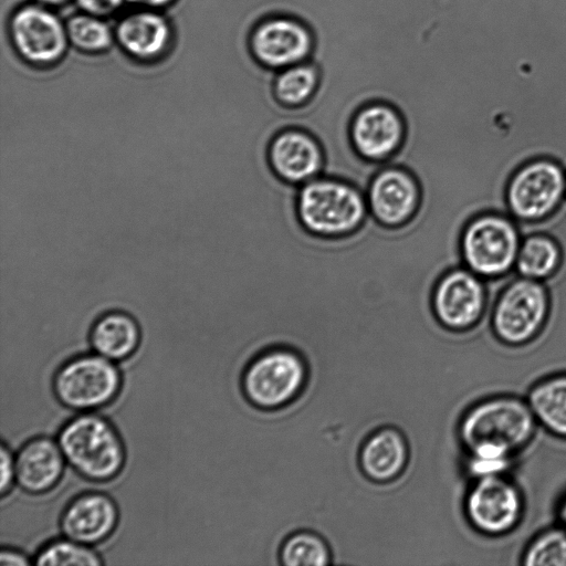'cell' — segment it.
<instances>
[{
	"label": "cell",
	"mask_w": 566,
	"mask_h": 566,
	"mask_svg": "<svg viewBox=\"0 0 566 566\" xmlns=\"http://www.w3.org/2000/svg\"><path fill=\"white\" fill-rule=\"evenodd\" d=\"M535 423L528 403L516 398H492L469 407L457 429L463 460H510L532 439Z\"/></svg>",
	"instance_id": "1"
},
{
	"label": "cell",
	"mask_w": 566,
	"mask_h": 566,
	"mask_svg": "<svg viewBox=\"0 0 566 566\" xmlns=\"http://www.w3.org/2000/svg\"><path fill=\"white\" fill-rule=\"evenodd\" d=\"M56 440L67 465L93 483H108L124 470L127 451L113 422L94 411L78 412L60 428Z\"/></svg>",
	"instance_id": "2"
},
{
	"label": "cell",
	"mask_w": 566,
	"mask_h": 566,
	"mask_svg": "<svg viewBox=\"0 0 566 566\" xmlns=\"http://www.w3.org/2000/svg\"><path fill=\"white\" fill-rule=\"evenodd\" d=\"M296 210L307 231L328 238L357 230L369 212L366 195L359 188L325 175L298 187Z\"/></svg>",
	"instance_id": "3"
},
{
	"label": "cell",
	"mask_w": 566,
	"mask_h": 566,
	"mask_svg": "<svg viewBox=\"0 0 566 566\" xmlns=\"http://www.w3.org/2000/svg\"><path fill=\"white\" fill-rule=\"evenodd\" d=\"M310 380L304 356L286 346L270 347L255 355L244 367L240 387L254 408L277 411L296 402Z\"/></svg>",
	"instance_id": "4"
},
{
	"label": "cell",
	"mask_w": 566,
	"mask_h": 566,
	"mask_svg": "<svg viewBox=\"0 0 566 566\" xmlns=\"http://www.w3.org/2000/svg\"><path fill=\"white\" fill-rule=\"evenodd\" d=\"M123 385L117 363L95 352L67 358L52 378L55 399L74 412H91L112 405L120 395Z\"/></svg>",
	"instance_id": "5"
},
{
	"label": "cell",
	"mask_w": 566,
	"mask_h": 566,
	"mask_svg": "<svg viewBox=\"0 0 566 566\" xmlns=\"http://www.w3.org/2000/svg\"><path fill=\"white\" fill-rule=\"evenodd\" d=\"M8 35L17 55L40 69L60 63L71 45L66 23L52 8L35 1L21 4L11 12Z\"/></svg>",
	"instance_id": "6"
},
{
	"label": "cell",
	"mask_w": 566,
	"mask_h": 566,
	"mask_svg": "<svg viewBox=\"0 0 566 566\" xmlns=\"http://www.w3.org/2000/svg\"><path fill=\"white\" fill-rule=\"evenodd\" d=\"M520 235L514 223L493 212H481L464 226L460 238L463 265L481 277L506 273L516 262Z\"/></svg>",
	"instance_id": "7"
},
{
	"label": "cell",
	"mask_w": 566,
	"mask_h": 566,
	"mask_svg": "<svg viewBox=\"0 0 566 566\" xmlns=\"http://www.w3.org/2000/svg\"><path fill=\"white\" fill-rule=\"evenodd\" d=\"M315 38L312 29L290 14H268L254 22L248 49L262 67L277 72L312 59Z\"/></svg>",
	"instance_id": "8"
},
{
	"label": "cell",
	"mask_w": 566,
	"mask_h": 566,
	"mask_svg": "<svg viewBox=\"0 0 566 566\" xmlns=\"http://www.w3.org/2000/svg\"><path fill=\"white\" fill-rule=\"evenodd\" d=\"M548 296L536 280L523 277L511 283L499 297L492 328L503 343L521 345L535 336L548 314Z\"/></svg>",
	"instance_id": "9"
},
{
	"label": "cell",
	"mask_w": 566,
	"mask_h": 566,
	"mask_svg": "<svg viewBox=\"0 0 566 566\" xmlns=\"http://www.w3.org/2000/svg\"><path fill=\"white\" fill-rule=\"evenodd\" d=\"M566 192V176L548 159L531 161L511 178L506 201L518 219L536 221L554 211Z\"/></svg>",
	"instance_id": "10"
},
{
	"label": "cell",
	"mask_w": 566,
	"mask_h": 566,
	"mask_svg": "<svg viewBox=\"0 0 566 566\" xmlns=\"http://www.w3.org/2000/svg\"><path fill=\"white\" fill-rule=\"evenodd\" d=\"M517 488L501 475L472 480L463 497V513L470 527L495 535L511 531L522 513Z\"/></svg>",
	"instance_id": "11"
},
{
	"label": "cell",
	"mask_w": 566,
	"mask_h": 566,
	"mask_svg": "<svg viewBox=\"0 0 566 566\" xmlns=\"http://www.w3.org/2000/svg\"><path fill=\"white\" fill-rule=\"evenodd\" d=\"M486 305V290L478 274L465 265L446 272L432 293V307L438 321L453 332L478 326Z\"/></svg>",
	"instance_id": "12"
},
{
	"label": "cell",
	"mask_w": 566,
	"mask_h": 566,
	"mask_svg": "<svg viewBox=\"0 0 566 566\" xmlns=\"http://www.w3.org/2000/svg\"><path fill=\"white\" fill-rule=\"evenodd\" d=\"M406 136L399 109L384 101L360 106L349 124V137L356 153L369 161H384L401 147Z\"/></svg>",
	"instance_id": "13"
},
{
	"label": "cell",
	"mask_w": 566,
	"mask_h": 566,
	"mask_svg": "<svg viewBox=\"0 0 566 566\" xmlns=\"http://www.w3.org/2000/svg\"><path fill=\"white\" fill-rule=\"evenodd\" d=\"M366 199L370 213L384 226L399 227L417 212L421 190L415 175L399 165L382 161L370 179Z\"/></svg>",
	"instance_id": "14"
},
{
	"label": "cell",
	"mask_w": 566,
	"mask_h": 566,
	"mask_svg": "<svg viewBox=\"0 0 566 566\" xmlns=\"http://www.w3.org/2000/svg\"><path fill=\"white\" fill-rule=\"evenodd\" d=\"M115 500L102 491L77 494L63 507L59 525L63 536L88 546L106 542L119 523Z\"/></svg>",
	"instance_id": "15"
},
{
	"label": "cell",
	"mask_w": 566,
	"mask_h": 566,
	"mask_svg": "<svg viewBox=\"0 0 566 566\" xmlns=\"http://www.w3.org/2000/svg\"><path fill=\"white\" fill-rule=\"evenodd\" d=\"M114 32L120 50L142 63L161 60L174 41L171 23L157 9L138 8L125 14L118 20Z\"/></svg>",
	"instance_id": "16"
},
{
	"label": "cell",
	"mask_w": 566,
	"mask_h": 566,
	"mask_svg": "<svg viewBox=\"0 0 566 566\" xmlns=\"http://www.w3.org/2000/svg\"><path fill=\"white\" fill-rule=\"evenodd\" d=\"M273 171L283 180L301 186L323 174L324 151L310 132L289 127L277 132L268 147Z\"/></svg>",
	"instance_id": "17"
},
{
	"label": "cell",
	"mask_w": 566,
	"mask_h": 566,
	"mask_svg": "<svg viewBox=\"0 0 566 566\" xmlns=\"http://www.w3.org/2000/svg\"><path fill=\"white\" fill-rule=\"evenodd\" d=\"M14 459L15 484L31 495L52 491L61 482L67 464L57 440L48 436L28 439Z\"/></svg>",
	"instance_id": "18"
},
{
	"label": "cell",
	"mask_w": 566,
	"mask_h": 566,
	"mask_svg": "<svg viewBox=\"0 0 566 566\" xmlns=\"http://www.w3.org/2000/svg\"><path fill=\"white\" fill-rule=\"evenodd\" d=\"M409 463V441L406 434L394 426L374 430L359 448L358 464L363 474L378 484H395L403 476Z\"/></svg>",
	"instance_id": "19"
},
{
	"label": "cell",
	"mask_w": 566,
	"mask_h": 566,
	"mask_svg": "<svg viewBox=\"0 0 566 566\" xmlns=\"http://www.w3.org/2000/svg\"><path fill=\"white\" fill-rule=\"evenodd\" d=\"M142 328L137 319L128 312L111 310L95 318L88 331V344L92 352L122 363L139 348Z\"/></svg>",
	"instance_id": "20"
},
{
	"label": "cell",
	"mask_w": 566,
	"mask_h": 566,
	"mask_svg": "<svg viewBox=\"0 0 566 566\" xmlns=\"http://www.w3.org/2000/svg\"><path fill=\"white\" fill-rule=\"evenodd\" d=\"M319 84L321 70L313 60H308L274 72L272 91L281 105L300 107L314 97Z\"/></svg>",
	"instance_id": "21"
},
{
	"label": "cell",
	"mask_w": 566,
	"mask_h": 566,
	"mask_svg": "<svg viewBox=\"0 0 566 566\" xmlns=\"http://www.w3.org/2000/svg\"><path fill=\"white\" fill-rule=\"evenodd\" d=\"M527 403L536 421L566 437V375L541 381L531 390Z\"/></svg>",
	"instance_id": "22"
},
{
	"label": "cell",
	"mask_w": 566,
	"mask_h": 566,
	"mask_svg": "<svg viewBox=\"0 0 566 566\" xmlns=\"http://www.w3.org/2000/svg\"><path fill=\"white\" fill-rule=\"evenodd\" d=\"M282 566H327L333 565L329 543L319 533L301 528L289 534L279 551Z\"/></svg>",
	"instance_id": "23"
},
{
	"label": "cell",
	"mask_w": 566,
	"mask_h": 566,
	"mask_svg": "<svg viewBox=\"0 0 566 566\" xmlns=\"http://www.w3.org/2000/svg\"><path fill=\"white\" fill-rule=\"evenodd\" d=\"M65 23L71 46L82 53L102 54L115 42L114 29L103 17L81 11Z\"/></svg>",
	"instance_id": "24"
},
{
	"label": "cell",
	"mask_w": 566,
	"mask_h": 566,
	"mask_svg": "<svg viewBox=\"0 0 566 566\" xmlns=\"http://www.w3.org/2000/svg\"><path fill=\"white\" fill-rule=\"evenodd\" d=\"M559 261L557 243L545 234H533L520 245L515 264L523 277L539 280L554 273Z\"/></svg>",
	"instance_id": "25"
},
{
	"label": "cell",
	"mask_w": 566,
	"mask_h": 566,
	"mask_svg": "<svg viewBox=\"0 0 566 566\" xmlns=\"http://www.w3.org/2000/svg\"><path fill=\"white\" fill-rule=\"evenodd\" d=\"M33 564L38 566H101L103 557L88 546L69 537L46 542L33 555Z\"/></svg>",
	"instance_id": "26"
},
{
	"label": "cell",
	"mask_w": 566,
	"mask_h": 566,
	"mask_svg": "<svg viewBox=\"0 0 566 566\" xmlns=\"http://www.w3.org/2000/svg\"><path fill=\"white\" fill-rule=\"evenodd\" d=\"M525 566H566V530H552L535 538L524 553Z\"/></svg>",
	"instance_id": "27"
},
{
	"label": "cell",
	"mask_w": 566,
	"mask_h": 566,
	"mask_svg": "<svg viewBox=\"0 0 566 566\" xmlns=\"http://www.w3.org/2000/svg\"><path fill=\"white\" fill-rule=\"evenodd\" d=\"M1 458V481H0V494L4 497L10 493L13 484L15 483V459L14 454L9 448L6 441L1 442L0 447Z\"/></svg>",
	"instance_id": "28"
},
{
	"label": "cell",
	"mask_w": 566,
	"mask_h": 566,
	"mask_svg": "<svg viewBox=\"0 0 566 566\" xmlns=\"http://www.w3.org/2000/svg\"><path fill=\"white\" fill-rule=\"evenodd\" d=\"M75 2L81 11L103 18L113 14L126 4L125 0H75Z\"/></svg>",
	"instance_id": "29"
},
{
	"label": "cell",
	"mask_w": 566,
	"mask_h": 566,
	"mask_svg": "<svg viewBox=\"0 0 566 566\" xmlns=\"http://www.w3.org/2000/svg\"><path fill=\"white\" fill-rule=\"evenodd\" d=\"M33 564V557L14 547H2L0 566H28Z\"/></svg>",
	"instance_id": "30"
},
{
	"label": "cell",
	"mask_w": 566,
	"mask_h": 566,
	"mask_svg": "<svg viewBox=\"0 0 566 566\" xmlns=\"http://www.w3.org/2000/svg\"><path fill=\"white\" fill-rule=\"evenodd\" d=\"M176 0H125L126 4L138 6L139 8H149L161 10L172 4Z\"/></svg>",
	"instance_id": "31"
},
{
	"label": "cell",
	"mask_w": 566,
	"mask_h": 566,
	"mask_svg": "<svg viewBox=\"0 0 566 566\" xmlns=\"http://www.w3.org/2000/svg\"><path fill=\"white\" fill-rule=\"evenodd\" d=\"M33 1L53 9V8L61 7V6L65 4L69 0H33Z\"/></svg>",
	"instance_id": "32"
},
{
	"label": "cell",
	"mask_w": 566,
	"mask_h": 566,
	"mask_svg": "<svg viewBox=\"0 0 566 566\" xmlns=\"http://www.w3.org/2000/svg\"><path fill=\"white\" fill-rule=\"evenodd\" d=\"M559 518L562 521L564 530H566V499L564 500L563 504L560 505Z\"/></svg>",
	"instance_id": "33"
}]
</instances>
